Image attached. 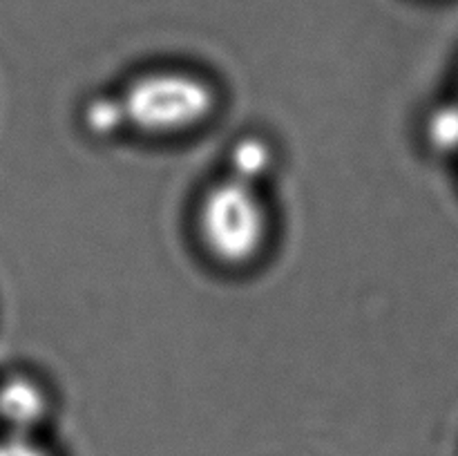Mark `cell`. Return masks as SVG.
<instances>
[{
  "instance_id": "obj_1",
  "label": "cell",
  "mask_w": 458,
  "mask_h": 456,
  "mask_svg": "<svg viewBox=\"0 0 458 456\" xmlns=\"http://www.w3.org/2000/svg\"><path fill=\"white\" fill-rule=\"evenodd\" d=\"M213 106L210 85L179 70L139 76L121 98L123 119L148 134H174L195 128L213 112Z\"/></svg>"
},
{
  "instance_id": "obj_2",
  "label": "cell",
  "mask_w": 458,
  "mask_h": 456,
  "mask_svg": "<svg viewBox=\"0 0 458 456\" xmlns=\"http://www.w3.org/2000/svg\"><path fill=\"white\" fill-rule=\"evenodd\" d=\"M268 215L255 186L226 179L206 192L199 208V232L210 255L226 264H244L264 246Z\"/></svg>"
},
{
  "instance_id": "obj_3",
  "label": "cell",
  "mask_w": 458,
  "mask_h": 456,
  "mask_svg": "<svg viewBox=\"0 0 458 456\" xmlns=\"http://www.w3.org/2000/svg\"><path fill=\"white\" fill-rule=\"evenodd\" d=\"M47 414V396L30 378H12L0 387V418L16 429H30Z\"/></svg>"
},
{
  "instance_id": "obj_4",
  "label": "cell",
  "mask_w": 458,
  "mask_h": 456,
  "mask_svg": "<svg viewBox=\"0 0 458 456\" xmlns=\"http://www.w3.org/2000/svg\"><path fill=\"white\" fill-rule=\"evenodd\" d=\"M271 165V152H268L267 143L258 141V139H244L237 143L235 152H233V179L250 183L253 179L264 177V173Z\"/></svg>"
},
{
  "instance_id": "obj_5",
  "label": "cell",
  "mask_w": 458,
  "mask_h": 456,
  "mask_svg": "<svg viewBox=\"0 0 458 456\" xmlns=\"http://www.w3.org/2000/svg\"><path fill=\"white\" fill-rule=\"evenodd\" d=\"M428 134L438 150H458V106H443L434 112L428 123Z\"/></svg>"
},
{
  "instance_id": "obj_6",
  "label": "cell",
  "mask_w": 458,
  "mask_h": 456,
  "mask_svg": "<svg viewBox=\"0 0 458 456\" xmlns=\"http://www.w3.org/2000/svg\"><path fill=\"white\" fill-rule=\"evenodd\" d=\"M0 456H47L36 443L27 441L25 436L16 434L12 438L0 441Z\"/></svg>"
}]
</instances>
